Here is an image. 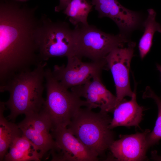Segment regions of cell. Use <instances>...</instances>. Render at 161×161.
Here are the masks:
<instances>
[{
	"mask_svg": "<svg viewBox=\"0 0 161 161\" xmlns=\"http://www.w3.org/2000/svg\"><path fill=\"white\" fill-rule=\"evenodd\" d=\"M150 130L130 135H121L114 140L109 149L117 161H142L146 160V138Z\"/></svg>",
	"mask_w": 161,
	"mask_h": 161,
	"instance_id": "13",
	"label": "cell"
},
{
	"mask_svg": "<svg viewBox=\"0 0 161 161\" xmlns=\"http://www.w3.org/2000/svg\"><path fill=\"white\" fill-rule=\"evenodd\" d=\"M67 58L66 65H55L52 73L55 78L68 89L86 83L107 69L106 59L87 62L82 61L81 58L76 55Z\"/></svg>",
	"mask_w": 161,
	"mask_h": 161,
	"instance_id": "7",
	"label": "cell"
},
{
	"mask_svg": "<svg viewBox=\"0 0 161 161\" xmlns=\"http://www.w3.org/2000/svg\"><path fill=\"white\" fill-rule=\"evenodd\" d=\"M135 46V42L130 41L126 47L113 49L105 58L107 68L111 71L115 86V107L125 97H131L133 94L130 83L129 72Z\"/></svg>",
	"mask_w": 161,
	"mask_h": 161,
	"instance_id": "8",
	"label": "cell"
},
{
	"mask_svg": "<svg viewBox=\"0 0 161 161\" xmlns=\"http://www.w3.org/2000/svg\"><path fill=\"white\" fill-rule=\"evenodd\" d=\"M156 67L157 69L160 72V73L161 77V65L159 64H157Z\"/></svg>",
	"mask_w": 161,
	"mask_h": 161,
	"instance_id": "22",
	"label": "cell"
},
{
	"mask_svg": "<svg viewBox=\"0 0 161 161\" xmlns=\"http://www.w3.org/2000/svg\"><path fill=\"white\" fill-rule=\"evenodd\" d=\"M112 119L108 112H95L81 107L67 127L87 147L102 156L114 140V132L109 127Z\"/></svg>",
	"mask_w": 161,
	"mask_h": 161,
	"instance_id": "3",
	"label": "cell"
},
{
	"mask_svg": "<svg viewBox=\"0 0 161 161\" xmlns=\"http://www.w3.org/2000/svg\"><path fill=\"white\" fill-rule=\"evenodd\" d=\"M70 89L79 97L85 98L86 107L91 109L99 108L100 111L108 113L113 112L115 107L116 96L103 85L101 75H96L86 83Z\"/></svg>",
	"mask_w": 161,
	"mask_h": 161,
	"instance_id": "12",
	"label": "cell"
},
{
	"mask_svg": "<svg viewBox=\"0 0 161 161\" xmlns=\"http://www.w3.org/2000/svg\"><path fill=\"white\" fill-rule=\"evenodd\" d=\"M100 18L107 17L118 27L120 33L128 36L141 24L140 13L123 6L117 0H91Z\"/></svg>",
	"mask_w": 161,
	"mask_h": 161,
	"instance_id": "11",
	"label": "cell"
},
{
	"mask_svg": "<svg viewBox=\"0 0 161 161\" xmlns=\"http://www.w3.org/2000/svg\"><path fill=\"white\" fill-rule=\"evenodd\" d=\"M72 0H59V3L58 5L56 6L55 8V11L59 12L64 10L67 5Z\"/></svg>",
	"mask_w": 161,
	"mask_h": 161,
	"instance_id": "20",
	"label": "cell"
},
{
	"mask_svg": "<svg viewBox=\"0 0 161 161\" xmlns=\"http://www.w3.org/2000/svg\"><path fill=\"white\" fill-rule=\"evenodd\" d=\"M147 17L143 23L144 32L140 39L138 49L140 56L143 59L149 52L155 32L161 33V26L156 20V13L152 8L147 10Z\"/></svg>",
	"mask_w": 161,
	"mask_h": 161,
	"instance_id": "17",
	"label": "cell"
},
{
	"mask_svg": "<svg viewBox=\"0 0 161 161\" xmlns=\"http://www.w3.org/2000/svg\"><path fill=\"white\" fill-rule=\"evenodd\" d=\"M152 159L156 161H161V155H158L155 151L151 153Z\"/></svg>",
	"mask_w": 161,
	"mask_h": 161,
	"instance_id": "21",
	"label": "cell"
},
{
	"mask_svg": "<svg viewBox=\"0 0 161 161\" xmlns=\"http://www.w3.org/2000/svg\"><path fill=\"white\" fill-rule=\"evenodd\" d=\"M76 38V55L87 58L92 61L105 60L113 49L124 47L130 41L128 36L120 33H106L93 25L79 24L74 28Z\"/></svg>",
	"mask_w": 161,
	"mask_h": 161,
	"instance_id": "6",
	"label": "cell"
},
{
	"mask_svg": "<svg viewBox=\"0 0 161 161\" xmlns=\"http://www.w3.org/2000/svg\"><path fill=\"white\" fill-rule=\"evenodd\" d=\"M41 61L50 58L76 55L75 30L67 22L54 21L46 15L41 16L36 37Z\"/></svg>",
	"mask_w": 161,
	"mask_h": 161,
	"instance_id": "4",
	"label": "cell"
},
{
	"mask_svg": "<svg viewBox=\"0 0 161 161\" xmlns=\"http://www.w3.org/2000/svg\"><path fill=\"white\" fill-rule=\"evenodd\" d=\"M4 159L5 161H38L41 157L35 145L23 135L17 137L10 146Z\"/></svg>",
	"mask_w": 161,
	"mask_h": 161,
	"instance_id": "15",
	"label": "cell"
},
{
	"mask_svg": "<svg viewBox=\"0 0 161 161\" xmlns=\"http://www.w3.org/2000/svg\"><path fill=\"white\" fill-rule=\"evenodd\" d=\"M4 102L0 103V161L4 157L12 143L17 137L22 135L17 124L9 122L4 115L6 109Z\"/></svg>",
	"mask_w": 161,
	"mask_h": 161,
	"instance_id": "16",
	"label": "cell"
},
{
	"mask_svg": "<svg viewBox=\"0 0 161 161\" xmlns=\"http://www.w3.org/2000/svg\"><path fill=\"white\" fill-rule=\"evenodd\" d=\"M18 124L22 135L35 146L41 158L55 146L51 133L52 127L49 116L44 109L40 112L25 115Z\"/></svg>",
	"mask_w": 161,
	"mask_h": 161,
	"instance_id": "10",
	"label": "cell"
},
{
	"mask_svg": "<svg viewBox=\"0 0 161 161\" xmlns=\"http://www.w3.org/2000/svg\"><path fill=\"white\" fill-rule=\"evenodd\" d=\"M45 78L47 96L44 109L50 118L52 128L67 127L78 110L87 107L86 103L62 86L50 69H45Z\"/></svg>",
	"mask_w": 161,
	"mask_h": 161,
	"instance_id": "5",
	"label": "cell"
},
{
	"mask_svg": "<svg viewBox=\"0 0 161 161\" xmlns=\"http://www.w3.org/2000/svg\"><path fill=\"white\" fill-rule=\"evenodd\" d=\"M36 9L13 2L0 3V85L41 62L36 40L40 18Z\"/></svg>",
	"mask_w": 161,
	"mask_h": 161,
	"instance_id": "1",
	"label": "cell"
},
{
	"mask_svg": "<svg viewBox=\"0 0 161 161\" xmlns=\"http://www.w3.org/2000/svg\"><path fill=\"white\" fill-rule=\"evenodd\" d=\"M93 6L88 0H72L63 12L69 17V21L73 25H87L88 16Z\"/></svg>",
	"mask_w": 161,
	"mask_h": 161,
	"instance_id": "18",
	"label": "cell"
},
{
	"mask_svg": "<svg viewBox=\"0 0 161 161\" xmlns=\"http://www.w3.org/2000/svg\"><path fill=\"white\" fill-rule=\"evenodd\" d=\"M131 99L123 100L113 112V116L109 126L110 129L120 126H138L141 121L144 108L139 106L136 100V83Z\"/></svg>",
	"mask_w": 161,
	"mask_h": 161,
	"instance_id": "14",
	"label": "cell"
},
{
	"mask_svg": "<svg viewBox=\"0 0 161 161\" xmlns=\"http://www.w3.org/2000/svg\"><path fill=\"white\" fill-rule=\"evenodd\" d=\"M55 146L50 151L53 161H96L98 156L74 136L67 127L52 128Z\"/></svg>",
	"mask_w": 161,
	"mask_h": 161,
	"instance_id": "9",
	"label": "cell"
},
{
	"mask_svg": "<svg viewBox=\"0 0 161 161\" xmlns=\"http://www.w3.org/2000/svg\"><path fill=\"white\" fill-rule=\"evenodd\" d=\"M143 97L153 99L156 103L158 109L157 117L154 127L152 131L150 132L146 137V145L148 149L157 144L161 140V99L149 86L146 87Z\"/></svg>",
	"mask_w": 161,
	"mask_h": 161,
	"instance_id": "19",
	"label": "cell"
},
{
	"mask_svg": "<svg viewBox=\"0 0 161 161\" xmlns=\"http://www.w3.org/2000/svg\"><path fill=\"white\" fill-rule=\"evenodd\" d=\"M46 62H41L32 70L17 74L4 85L1 92H8V100L4 102L10 110L8 120L14 122L19 115L38 113L44 108L45 68Z\"/></svg>",
	"mask_w": 161,
	"mask_h": 161,
	"instance_id": "2",
	"label": "cell"
}]
</instances>
